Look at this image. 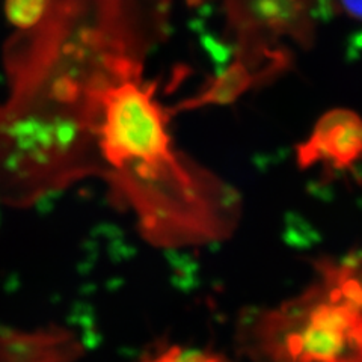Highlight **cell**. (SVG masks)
I'll return each mask as SVG.
<instances>
[{"mask_svg":"<svg viewBox=\"0 0 362 362\" xmlns=\"http://www.w3.org/2000/svg\"><path fill=\"white\" fill-rule=\"evenodd\" d=\"M158 361H169V362H197V361H219L223 359L216 354H206L195 349H181L171 347L166 349L165 354L157 358Z\"/></svg>","mask_w":362,"mask_h":362,"instance_id":"obj_6","label":"cell"},{"mask_svg":"<svg viewBox=\"0 0 362 362\" xmlns=\"http://www.w3.org/2000/svg\"><path fill=\"white\" fill-rule=\"evenodd\" d=\"M153 90L126 81L100 94L101 151L110 165L134 169L146 180L169 171L186 177L169 150L168 118L154 101Z\"/></svg>","mask_w":362,"mask_h":362,"instance_id":"obj_1","label":"cell"},{"mask_svg":"<svg viewBox=\"0 0 362 362\" xmlns=\"http://www.w3.org/2000/svg\"><path fill=\"white\" fill-rule=\"evenodd\" d=\"M254 77L242 62H234L221 73L202 94L186 100L177 110H194L209 105H231L251 88Z\"/></svg>","mask_w":362,"mask_h":362,"instance_id":"obj_4","label":"cell"},{"mask_svg":"<svg viewBox=\"0 0 362 362\" xmlns=\"http://www.w3.org/2000/svg\"><path fill=\"white\" fill-rule=\"evenodd\" d=\"M337 2L343 13L362 21V0H337Z\"/></svg>","mask_w":362,"mask_h":362,"instance_id":"obj_7","label":"cell"},{"mask_svg":"<svg viewBox=\"0 0 362 362\" xmlns=\"http://www.w3.org/2000/svg\"><path fill=\"white\" fill-rule=\"evenodd\" d=\"M362 150V129L350 112L334 110L317 124L311 139L299 148V162L308 166L317 160H327L335 166L352 163Z\"/></svg>","mask_w":362,"mask_h":362,"instance_id":"obj_3","label":"cell"},{"mask_svg":"<svg viewBox=\"0 0 362 362\" xmlns=\"http://www.w3.org/2000/svg\"><path fill=\"white\" fill-rule=\"evenodd\" d=\"M47 8V0H13L11 17L20 26H32L40 21Z\"/></svg>","mask_w":362,"mask_h":362,"instance_id":"obj_5","label":"cell"},{"mask_svg":"<svg viewBox=\"0 0 362 362\" xmlns=\"http://www.w3.org/2000/svg\"><path fill=\"white\" fill-rule=\"evenodd\" d=\"M356 264L327 272V294L299 313L296 326L284 338L290 358L362 359V264Z\"/></svg>","mask_w":362,"mask_h":362,"instance_id":"obj_2","label":"cell"}]
</instances>
